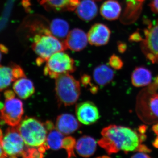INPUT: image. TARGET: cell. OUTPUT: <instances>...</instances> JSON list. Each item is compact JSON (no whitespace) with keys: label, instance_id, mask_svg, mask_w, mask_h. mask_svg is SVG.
Returning <instances> with one entry per match:
<instances>
[{"label":"cell","instance_id":"e0dca14e","mask_svg":"<svg viewBox=\"0 0 158 158\" xmlns=\"http://www.w3.org/2000/svg\"><path fill=\"white\" fill-rule=\"evenodd\" d=\"M121 12V7L116 0H107L103 3L100 13L103 17L109 20L118 19Z\"/></svg>","mask_w":158,"mask_h":158},{"label":"cell","instance_id":"7a4b0ae2","mask_svg":"<svg viewBox=\"0 0 158 158\" xmlns=\"http://www.w3.org/2000/svg\"><path fill=\"white\" fill-rule=\"evenodd\" d=\"M32 48L38 56L37 65L46 62L53 54L67 49L64 42H62L51 34L49 29L42 28L36 33L33 38Z\"/></svg>","mask_w":158,"mask_h":158},{"label":"cell","instance_id":"7bdbcfd3","mask_svg":"<svg viewBox=\"0 0 158 158\" xmlns=\"http://www.w3.org/2000/svg\"><path fill=\"white\" fill-rule=\"evenodd\" d=\"M97 158H102V157H98Z\"/></svg>","mask_w":158,"mask_h":158},{"label":"cell","instance_id":"9c48e42d","mask_svg":"<svg viewBox=\"0 0 158 158\" xmlns=\"http://www.w3.org/2000/svg\"><path fill=\"white\" fill-rule=\"evenodd\" d=\"M76 114L78 121L85 125L95 123L100 117L98 109L94 104L90 102L78 104L76 107Z\"/></svg>","mask_w":158,"mask_h":158},{"label":"cell","instance_id":"f546056e","mask_svg":"<svg viewBox=\"0 0 158 158\" xmlns=\"http://www.w3.org/2000/svg\"><path fill=\"white\" fill-rule=\"evenodd\" d=\"M3 133L2 130L0 129V158H8L3 150L2 146V141L3 139Z\"/></svg>","mask_w":158,"mask_h":158},{"label":"cell","instance_id":"2e32d148","mask_svg":"<svg viewBox=\"0 0 158 158\" xmlns=\"http://www.w3.org/2000/svg\"><path fill=\"white\" fill-rule=\"evenodd\" d=\"M75 147L79 155L83 157L88 158L95 152L96 141L92 137L84 136L78 140Z\"/></svg>","mask_w":158,"mask_h":158},{"label":"cell","instance_id":"e575fe53","mask_svg":"<svg viewBox=\"0 0 158 158\" xmlns=\"http://www.w3.org/2000/svg\"><path fill=\"white\" fill-rule=\"evenodd\" d=\"M147 128V127L146 126L142 125L141 126L139 127L138 131H139V132L140 133V134H144V133L146 132Z\"/></svg>","mask_w":158,"mask_h":158},{"label":"cell","instance_id":"44dd1931","mask_svg":"<svg viewBox=\"0 0 158 158\" xmlns=\"http://www.w3.org/2000/svg\"><path fill=\"white\" fill-rule=\"evenodd\" d=\"M142 2L137 0H127V6L123 16V21H134L141 12Z\"/></svg>","mask_w":158,"mask_h":158},{"label":"cell","instance_id":"83f0119b","mask_svg":"<svg viewBox=\"0 0 158 158\" xmlns=\"http://www.w3.org/2000/svg\"><path fill=\"white\" fill-rule=\"evenodd\" d=\"M81 82L82 85L86 87L90 86V91L92 93L95 94L97 92L98 90V87L94 85H92L91 83V78L88 75L84 74V75L82 76L81 78Z\"/></svg>","mask_w":158,"mask_h":158},{"label":"cell","instance_id":"d6986e66","mask_svg":"<svg viewBox=\"0 0 158 158\" xmlns=\"http://www.w3.org/2000/svg\"><path fill=\"white\" fill-rule=\"evenodd\" d=\"M152 79L151 72L145 67H137L132 74V83L136 87L147 86L151 82Z\"/></svg>","mask_w":158,"mask_h":158},{"label":"cell","instance_id":"5bb4252c","mask_svg":"<svg viewBox=\"0 0 158 158\" xmlns=\"http://www.w3.org/2000/svg\"><path fill=\"white\" fill-rule=\"evenodd\" d=\"M98 0H81L76 9L77 15L82 20L89 22L96 17L98 11Z\"/></svg>","mask_w":158,"mask_h":158},{"label":"cell","instance_id":"8d00e7d4","mask_svg":"<svg viewBox=\"0 0 158 158\" xmlns=\"http://www.w3.org/2000/svg\"><path fill=\"white\" fill-rule=\"evenodd\" d=\"M22 5L26 9L28 8L29 6H31L30 0H23L22 1Z\"/></svg>","mask_w":158,"mask_h":158},{"label":"cell","instance_id":"4316f807","mask_svg":"<svg viewBox=\"0 0 158 158\" xmlns=\"http://www.w3.org/2000/svg\"><path fill=\"white\" fill-rule=\"evenodd\" d=\"M109 65L114 69L119 70L123 66V63L119 57L116 55H113L109 59Z\"/></svg>","mask_w":158,"mask_h":158},{"label":"cell","instance_id":"7402d4cb","mask_svg":"<svg viewBox=\"0 0 158 158\" xmlns=\"http://www.w3.org/2000/svg\"><path fill=\"white\" fill-rule=\"evenodd\" d=\"M49 131L47 135L46 144L48 148L55 150L60 149L62 147L63 134L55 128L50 130Z\"/></svg>","mask_w":158,"mask_h":158},{"label":"cell","instance_id":"d4e9b609","mask_svg":"<svg viewBox=\"0 0 158 158\" xmlns=\"http://www.w3.org/2000/svg\"><path fill=\"white\" fill-rule=\"evenodd\" d=\"M23 158H44L43 153L34 148H26Z\"/></svg>","mask_w":158,"mask_h":158},{"label":"cell","instance_id":"f1b7e54d","mask_svg":"<svg viewBox=\"0 0 158 158\" xmlns=\"http://www.w3.org/2000/svg\"><path fill=\"white\" fill-rule=\"evenodd\" d=\"M143 39H144L142 38L141 34L138 32L133 33L129 37L130 41H132V42H142Z\"/></svg>","mask_w":158,"mask_h":158},{"label":"cell","instance_id":"6da1fadb","mask_svg":"<svg viewBox=\"0 0 158 158\" xmlns=\"http://www.w3.org/2000/svg\"><path fill=\"white\" fill-rule=\"evenodd\" d=\"M98 144L109 154L137 150L141 143L138 134L125 127L111 125L103 129Z\"/></svg>","mask_w":158,"mask_h":158},{"label":"cell","instance_id":"836d02e7","mask_svg":"<svg viewBox=\"0 0 158 158\" xmlns=\"http://www.w3.org/2000/svg\"><path fill=\"white\" fill-rule=\"evenodd\" d=\"M5 96L6 99L11 98L15 96L14 92L11 90H7L5 92Z\"/></svg>","mask_w":158,"mask_h":158},{"label":"cell","instance_id":"484cf974","mask_svg":"<svg viewBox=\"0 0 158 158\" xmlns=\"http://www.w3.org/2000/svg\"><path fill=\"white\" fill-rule=\"evenodd\" d=\"M150 110L152 114L158 118V94H155L149 99Z\"/></svg>","mask_w":158,"mask_h":158},{"label":"cell","instance_id":"ba28073f","mask_svg":"<svg viewBox=\"0 0 158 158\" xmlns=\"http://www.w3.org/2000/svg\"><path fill=\"white\" fill-rule=\"evenodd\" d=\"M142 48L147 58L153 62L158 60V21L155 24L148 25L144 31Z\"/></svg>","mask_w":158,"mask_h":158},{"label":"cell","instance_id":"f35d334b","mask_svg":"<svg viewBox=\"0 0 158 158\" xmlns=\"http://www.w3.org/2000/svg\"><path fill=\"white\" fill-rule=\"evenodd\" d=\"M153 145H154L155 147L156 148H158V136L156 138L153 143Z\"/></svg>","mask_w":158,"mask_h":158},{"label":"cell","instance_id":"d590c367","mask_svg":"<svg viewBox=\"0 0 158 158\" xmlns=\"http://www.w3.org/2000/svg\"><path fill=\"white\" fill-rule=\"evenodd\" d=\"M0 51L4 53H7L8 52V49L2 44H0Z\"/></svg>","mask_w":158,"mask_h":158},{"label":"cell","instance_id":"ffe728a7","mask_svg":"<svg viewBox=\"0 0 158 158\" xmlns=\"http://www.w3.org/2000/svg\"><path fill=\"white\" fill-rule=\"evenodd\" d=\"M49 30L55 37L58 39H63L68 35L69 25L65 20L55 19L51 23Z\"/></svg>","mask_w":158,"mask_h":158},{"label":"cell","instance_id":"60d3db41","mask_svg":"<svg viewBox=\"0 0 158 158\" xmlns=\"http://www.w3.org/2000/svg\"><path fill=\"white\" fill-rule=\"evenodd\" d=\"M137 1H138V2H144V0H137Z\"/></svg>","mask_w":158,"mask_h":158},{"label":"cell","instance_id":"4fadbf2b","mask_svg":"<svg viewBox=\"0 0 158 158\" xmlns=\"http://www.w3.org/2000/svg\"><path fill=\"white\" fill-rule=\"evenodd\" d=\"M80 0H39L40 5L48 10L56 11H73Z\"/></svg>","mask_w":158,"mask_h":158},{"label":"cell","instance_id":"74e56055","mask_svg":"<svg viewBox=\"0 0 158 158\" xmlns=\"http://www.w3.org/2000/svg\"><path fill=\"white\" fill-rule=\"evenodd\" d=\"M152 130L156 135L158 136V123L155 125L153 126Z\"/></svg>","mask_w":158,"mask_h":158},{"label":"cell","instance_id":"cb8c5ba5","mask_svg":"<svg viewBox=\"0 0 158 158\" xmlns=\"http://www.w3.org/2000/svg\"><path fill=\"white\" fill-rule=\"evenodd\" d=\"M76 146V140L72 137H67L63 138L62 147L66 150L68 155V158L75 156L74 148Z\"/></svg>","mask_w":158,"mask_h":158},{"label":"cell","instance_id":"30bf717a","mask_svg":"<svg viewBox=\"0 0 158 158\" xmlns=\"http://www.w3.org/2000/svg\"><path fill=\"white\" fill-rule=\"evenodd\" d=\"M111 31L103 24L96 23L92 26L88 34V42L91 45L100 46L106 45L110 40Z\"/></svg>","mask_w":158,"mask_h":158},{"label":"cell","instance_id":"52a82bcc","mask_svg":"<svg viewBox=\"0 0 158 158\" xmlns=\"http://www.w3.org/2000/svg\"><path fill=\"white\" fill-rule=\"evenodd\" d=\"M23 113L22 102L14 97L6 99L4 106L0 110V117L6 124L15 127L21 121Z\"/></svg>","mask_w":158,"mask_h":158},{"label":"cell","instance_id":"1f68e13d","mask_svg":"<svg viewBox=\"0 0 158 158\" xmlns=\"http://www.w3.org/2000/svg\"><path fill=\"white\" fill-rule=\"evenodd\" d=\"M127 44L123 42H118V52L121 53H124L127 49Z\"/></svg>","mask_w":158,"mask_h":158},{"label":"cell","instance_id":"603a6c76","mask_svg":"<svg viewBox=\"0 0 158 158\" xmlns=\"http://www.w3.org/2000/svg\"><path fill=\"white\" fill-rule=\"evenodd\" d=\"M12 67L0 65V91L8 88L12 82L15 81Z\"/></svg>","mask_w":158,"mask_h":158},{"label":"cell","instance_id":"8992f818","mask_svg":"<svg viewBox=\"0 0 158 158\" xmlns=\"http://www.w3.org/2000/svg\"><path fill=\"white\" fill-rule=\"evenodd\" d=\"M25 144L16 127L7 130L2 141L3 150L8 158H23L26 150Z\"/></svg>","mask_w":158,"mask_h":158},{"label":"cell","instance_id":"ab89813d","mask_svg":"<svg viewBox=\"0 0 158 158\" xmlns=\"http://www.w3.org/2000/svg\"><path fill=\"white\" fill-rule=\"evenodd\" d=\"M2 52L0 51V62H1V60H2Z\"/></svg>","mask_w":158,"mask_h":158},{"label":"cell","instance_id":"ac0fdd59","mask_svg":"<svg viewBox=\"0 0 158 158\" xmlns=\"http://www.w3.org/2000/svg\"><path fill=\"white\" fill-rule=\"evenodd\" d=\"M93 76L97 84L101 86H106L113 80L114 73L107 65H101L94 69Z\"/></svg>","mask_w":158,"mask_h":158},{"label":"cell","instance_id":"3957f363","mask_svg":"<svg viewBox=\"0 0 158 158\" xmlns=\"http://www.w3.org/2000/svg\"><path fill=\"white\" fill-rule=\"evenodd\" d=\"M26 145L39 147L45 143L47 130L45 124L33 117H27L16 127Z\"/></svg>","mask_w":158,"mask_h":158},{"label":"cell","instance_id":"5b68a950","mask_svg":"<svg viewBox=\"0 0 158 158\" xmlns=\"http://www.w3.org/2000/svg\"><path fill=\"white\" fill-rule=\"evenodd\" d=\"M75 70L74 61L63 51L53 54L46 62L44 73L51 78L56 79L60 76L69 74Z\"/></svg>","mask_w":158,"mask_h":158},{"label":"cell","instance_id":"7c38bea8","mask_svg":"<svg viewBox=\"0 0 158 158\" xmlns=\"http://www.w3.org/2000/svg\"><path fill=\"white\" fill-rule=\"evenodd\" d=\"M80 126L78 120L69 113L59 115L56 121V128L63 135H68L74 132Z\"/></svg>","mask_w":158,"mask_h":158},{"label":"cell","instance_id":"8fae6325","mask_svg":"<svg viewBox=\"0 0 158 158\" xmlns=\"http://www.w3.org/2000/svg\"><path fill=\"white\" fill-rule=\"evenodd\" d=\"M88 41V35L83 30L75 28L69 32L64 42L66 48L79 52L86 48Z\"/></svg>","mask_w":158,"mask_h":158},{"label":"cell","instance_id":"277c9868","mask_svg":"<svg viewBox=\"0 0 158 158\" xmlns=\"http://www.w3.org/2000/svg\"><path fill=\"white\" fill-rule=\"evenodd\" d=\"M56 80L55 91L59 104L65 106L74 104L81 94L80 82L69 73L62 75Z\"/></svg>","mask_w":158,"mask_h":158},{"label":"cell","instance_id":"d6a6232c","mask_svg":"<svg viewBox=\"0 0 158 158\" xmlns=\"http://www.w3.org/2000/svg\"><path fill=\"white\" fill-rule=\"evenodd\" d=\"M131 158H151L145 152H141L137 153L133 156Z\"/></svg>","mask_w":158,"mask_h":158},{"label":"cell","instance_id":"b9f144b4","mask_svg":"<svg viewBox=\"0 0 158 158\" xmlns=\"http://www.w3.org/2000/svg\"><path fill=\"white\" fill-rule=\"evenodd\" d=\"M156 83H157L158 85V77L157 78L156 80Z\"/></svg>","mask_w":158,"mask_h":158},{"label":"cell","instance_id":"4dcf8cb0","mask_svg":"<svg viewBox=\"0 0 158 158\" xmlns=\"http://www.w3.org/2000/svg\"><path fill=\"white\" fill-rule=\"evenodd\" d=\"M152 11L158 14V0H152L149 4Z\"/></svg>","mask_w":158,"mask_h":158},{"label":"cell","instance_id":"9a60e30c","mask_svg":"<svg viewBox=\"0 0 158 158\" xmlns=\"http://www.w3.org/2000/svg\"><path fill=\"white\" fill-rule=\"evenodd\" d=\"M15 93L23 99L28 98L35 92L34 84L26 77L16 80L13 85Z\"/></svg>","mask_w":158,"mask_h":158}]
</instances>
